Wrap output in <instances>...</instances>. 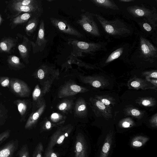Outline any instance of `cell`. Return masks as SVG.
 I'll return each instance as SVG.
<instances>
[{
	"mask_svg": "<svg viewBox=\"0 0 157 157\" xmlns=\"http://www.w3.org/2000/svg\"><path fill=\"white\" fill-rule=\"evenodd\" d=\"M44 157H58V155L52 149L45 151Z\"/></svg>",
	"mask_w": 157,
	"mask_h": 157,
	"instance_id": "obj_30",
	"label": "cell"
},
{
	"mask_svg": "<svg viewBox=\"0 0 157 157\" xmlns=\"http://www.w3.org/2000/svg\"><path fill=\"white\" fill-rule=\"evenodd\" d=\"M7 4L6 9L9 11L10 16L8 18L15 17L21 13L36 12L40 11V9L39 5L32 6H25L14 4L10 1L6 2Z\"/></svg>",
	"mask_w": 157,
	"mask_h": 157,
	"instance_id": "obj_5",
	"label": "cell"
},
{
	"mask_svg": "<svg viewBox=\"0 0 157 157\" xmlns=\"http://www.w3.org/2000/svg\"><path fill=\"white\" fill-rule=\"evenodd\" d=\"M93 16V14L85 12L81 14V18L76 22L86 32L95 36H99V29Z\"/></svg>",
	"mask_w": 157,
	"mask_h": 157,
	"instance_id": "obj_2",
	"label": "cell"
},
{
	"mask_svg": "<svg viewBox=\"0 0 157 157\" xmlns=\"http://www.w3.org/2000/svg\"><path fill=\"white\" fill-rule=\"evenodd\" d=\"M17 41L10 37H5L0 40V52L10 53L16 46Z\"/></svg>",
	"mask_w": 157,
	"mask_h": 157,
	"instance_id": "obj_14",
	"label": "cell"
},
{
	"mask_svg": "<svg viewBox=\"0 0 157 157\" xmlns=\"http://www.w3.org/2000/svg\"><path fill=\"white\" fill-rule=\"evenodd\" d=\"M52 127V124L51 122L49 121H47L45 125V128L46 130H48L51 129Z\"/></svg>",
	"mask_w": 157,
	"mask_h": 157,
	"instance_id": "obj_38",
	"label": "cell"
},
{
	"mask_svg": "<svg viewBox=\"0 0 157 157\" xmlns=\"http://www.w3.org/2000/svg\"><path fill=\"white\" fill-rule=\"evenodd\" d=\"M10 1L14 4L25 6L38 5L37 1L36 0H14Z\"/></svg>",
	"mask_w": 157,
	"mask_h": 157,
	"instance_id": "obj_23",
	"label": "cell"
},
{
	"mask_svg": "<svg viewBox=\"0 0 157 157\" xmlns=\"http://www.w3.org/2000/svg\"><path fill=\"white\" fill-rule=\"evenodd\" d=\"M0 83L3 87H8L10 85V81L9 78L6 77H0Z\"/></svg>",
	"mask_w": 157,
	"mask_h": 157,
	"instance_id": "obj_29",
	"label": "cell"
},
{
	"mask_svg": "<svg viewBox=\"0 0 157 157\" xmlns=\"http://www.w3.org/2000/svg\"><path fill=\"white\" fill-rule=\"evenodd\" d=\"M91 1L96 6L114 10L119 9L118 6L113 0H93Z\"/></svg>",
	"mask_w": 157,
	"mask_h": 157,
	"instance_id": "obj_16",
	"label": "cell"
},
{
	"mask_svg": "<svg viewBox=\"0 0 157 157\" xmlns=\"http://www.w3.org/2000/svg\"><path fill=\"white\" fill-rule=\"evenodd\" d=\"M37 76L40 79H43L45 73L43 69H40L37 72Z\"/></svg>",
	"mask_w": 157,
	"mask_h": 157,
	"instance_id": "obj_33",
	"label": "cell"
},
{
	"mask_svg": "<svg viewBox=\"0 0 157 157\" xmlns=\"http://www.w3.org/2000/svg\"><path fill=\"white\" fill-rule=\"evenodd\" d=\"M44 109V106H42L29 117L25 125V129H30L33 127L42 113Z\"/></svg>",
	"mask_w": 157,
	"mask_h": 157,
	"instance_id": "obj_17",
	"label": "cell"
},
{
	"mask_svg": "<svg viewBox=\"0 0 157 157\" xmlns=\"http://www.w3.org/2000/svg\"><path fill=\"white\" fill-rule=\"evenodd\" d=\"M18 141L12 140L0 148V157H14V154L17 150Z\"/></svg>",
	"mask_w": 157,
	"mask_h": 157,
	"instance_id": "obj_12",
	"label": "cell"
},
{
	"mask_svg": "<svg viewBox=\"0 0 157 157\" xmlns=\"http://www.w3.org/2000/svg\"><path fill=\"white\" fill-rule=\"evenodd\" d=\"M7 112L5 107L0 103V126L5 123L7 118Z\"/></svg>",
	"mask_w": 157,
	"mask_h": 157,
	"instance_id": "obj_24",
	"label": "cell"
},
{
	"mask_svg": "<svg viewBox=\"0 0 157 157\" xmlns=\"http://www.w3.org/2000/svg\"><path fill=\"white\" fill-rule=\"evenodd\" d=\"M10 85L12 90L17 95L21 97L27 96L29 92L27 84L23 81L13 78L10 81Z\"/></svg>",
	"mask_w": 157,
	"mask_h": 157,
	"instance_id": "obj_11",
	"label": "cell"
},
{
	"mask_svg": "<svg viewBox=\"0 0 157 157\" xmlns=\"http://www.w3.org/2000/svg\"><path fill=\"white\" fill-rule=\"evenodd\" d=\"M67 106V104L65 103H63L61 104L59 107V109L60 110L64 109Z\"/></svg>",
	"mask_w": 157,
	"mask_h": 157,
	"instance_id": "obj_41",
	"label": "cell"
},
{
	"mask_svg": "<svg viewBox=\"0 0 157 157\" xmlns=\"http://www.w3.org/2000/svg\"><path fill=\"white\" fill-rule=\"evenodd\" d=\"M3 20V19L2 17V15L1 14H0V25L2 22Z\"/></svg>",
	"mask_w": 157,
	"mask_h": 157,
	"instance_id": "obj_48",
	"label": "cell"
},
{
	"mask_svg": "<svg viewBox=\"0 0 157 157\" xmlns=\"http://www.w3.org/2000/svg\"><path fill=\"white\" fill-rule=\"evenodd\" d=\"M50 20L52 25L61 32L78 37L83 36L79 32L63 19L51 17Z\"/></svg>",
	"mask_w": 157,
	"mask_h": 157,
	"instance_id": "obj_6",
	"label": "cell"
},
{
	"mask_svg": "<svg viewBox=\"0 0 157 157\" xmlns=\"http://www.w3.org/2000/svg\"><path fill=\"white\" fill-rule=\"evenodd\" d=\"M101 101L105 105H109L111 103L110 101L109 100L105 98L101 99Z\"/></svg>",
	"mask_w": 157,
	"mask_h": 157,
	"instance_id": "obj_40",
	"label": "cell"
},
{
	"mask_svg": "<svg viewBox=\"0 0 157 157\" xmlns=\"http://www.w3.org/2000/svg\"><path fill=\"white\" fill-rule=\"evenodd\" d=\"M31 46V41L25 36H23L22 42L18 45L20 55L23 61L26 63H29L28 59Z\"/></svg>",
	"mask_w": 157,
	"mask_h": 157,
	"instance_id": "obj_13",
	"label": "cell"
},
{
	"mask_svg": "<svg viewBox=\"0 0 157 157\" xmlns=\"http://www.w3.org/2000/svg\"><path fill=\"white\" fill-rule=\"evenodd\" d=\"M7 62L10 66L15 68L20 69L24 67V65L20 62L19 58L14 55L8 56Z\"/></svg>",
	"mask_w": 157,
	"mask_h": 157,
	"instance_id": "obj_20",
	"label": "cell"
},
{
	"mask_svg": "<svg viewBox=\"0 0 157 157\" xmlns=\"http://www.w3.org/2000/svg\"><path fill=\"white\" fill-rule=\"evenodd\" d=\"M18 110L21 115L23 116L24 115L27 110V105L24 101L18 100L15 101Z\"/></svg>",
	"mask_w": 157,
	"mask_h": 157,
	"instance_id": "obj_25",
	"label": "cell"
},
{
	"mask_svg": "<svg viewBox=\"0 0 157 157\" xmlns=\"http://www.w3.org/2000/svg\"><path fill=\"white\" fill-rule=\"evenodd\" d=\"M38 23L37 18L34 17L30 19L28 22L25 28L26 34L30 36L34 32Z\"/></svg>",
	"mask_w": 157,
	"mask_h": 157,
	"instance_id": "obj_19",
	"label": "cell"
},
{
	"mask_svg": "<svg viewBox=\"0 0 157 157\" xmlns=\"http://www.w3.org/2000/svg\"><path fill=\"white\" fill-rule=\"evenodd\" d=\"M134 1V0H119V1L121 2H133Z\"/></svg>",
	"mask_w": 157,
	"mask_h": 157,
	"instance_id": "obj_47",
	"label": "cell"
},
{
	"mask_svg": "<svg viewBox=\"0 0 157 157\" xmlns=\"http://www.w3.org/2000/svg\"><path fill=\"white\" fill-rule=\"evenodd\" d=\"M71 89L74 92H78L81 90V87L78 85H73L70 86Z\"/></svg>",
	"mask_w": 157,
	"mask_h": 157,
	"instance_id": "obj_32",
	"label": "cell"
},
{
	"mask_svg": "<svg viewBox=\"0 0 157 157\" xmlns=\"http://www.w3.org/2000/svg\"><path fill=\"white\" fill-rule=\"evenodd\" d=\"M10 131V130L8 129L0 134V145L9 138Z\"/></svg>",
	"mask_w": 157,
	"mask_h": 157,
	"instance_id": "obj_28",
	"label": "cell"
},
{
	"mask_svg": "<svg viewBox=\"0 0 157 157\" xmlns=\"http://www.w3.org/2000/svg\"><path fill=\"white\" fill-rule=\"evenodd\" d=\"M96 105L99 109L102 110H104L105 109V105L100 101H96Z\"/></svg>",
	"mask_w": 157,
	"mask_h": 157,
	"instance_id": "obj_34",
	"label": "cell"
},
{
	"mask_svg": "<svg viewBox=\"0 0 157 157\" xmlns=\"http://www.w3.org/2000/svg\"><path fill=\"white\" fill-rule=\"evenodd\" d=\"M131 113L133 115L135 116H138L140 114V111L135 109H132L131 111Z\"/></svg>",
	"mask_w": 157,
	"mask_h": 157,
	"instance_id": "obj_36",
	"label": "cell"
},
{
	"mask_svg": "<svg viewBox=\"0 0 157 157\" xmlns=\"http://www.w3.org/2000/svg\"><path fill=\"white\" fill-rule=\"evenodd\" d=\"M144 29L147 32H150L152 30V28L150 25L147 23H144L143 25Z\"/></svg>",
	"mask_w": 157,
	"mask_h": 157,
	"instance_id": "obj_35",
	"label": "cell"
},
{
	"mask_svg": "<svg viewBox=\"0 0 157 157\" xmlns=\"http://www.w3.org/2000/svg\"><path fill=\"white\" fill-rule=\"evenodd\" d=\"M140 46L141 53L144 58L149 59L157 58V49L148 40L140 37Z\"/></svg>",
	"mask_w": 157,
	"mask_h": 157,
	"instance_id": "obj_9",
	"label": "cell"
},
{
	"mask_svg": "<svg viewBox=\"0 0 157 157\" xmlns=\"http://www.w3.org/2000/svg\"><path fill=\"white\" fill-rule=\"evenodd\" d=\"M130 126V123L127 121H124L122 124V126L123 128H128Z\"/></svg>",
	"mask_w": 157,
	"mask_h": 157,
	"instance_id": "obj_45",
	"label": "cell"
},
{
	"mask_svg": "<svg viewBox=\"0 0 157 157\" xmlns=\"http://www.w3.org/2000/svg\"><path fill=\"white\" fill-rule=\"evenodd\" d=\"M112 136L109 134L106 136L101 148L99 157H107L109 152L112 142Z\"/></svg>",
	"mask_w": 157,
	"mask_h": 157,
	"instance_id": "obj_18",
	"label": "cell"
},
{
	"mask_svg": "<svg viewBox=\"0 0 157 157\" xmlns=\"http://www.w3.org/2000/svg\"><path fill=\"white\" fill-rule=\"evenodd\" d=\"M99 21L105 31L109 35L115 36H122L130 34L128 27L118 19L109 20L97 14H93Z\"/></svg>",
	"mask_w": 157,
	"mask_h": 157,
	"instance_id": "obj_1",
	"label": "cell"
},
{
	"mask_svg": "<svg viewBox=\"0 0 157 157\" xmlns=\"http://www.w3.org/2000/svg\"><path fill=\"white\" fill-rule=\"evenodd\" d=\"M69 43L82 52L87 53L101 50L103 47L102 44L100 43L87 42L75 39H69Z\"/></svg>",
	"mask_w": 157,
	"mask_h": 157,
	"instance_id": "obj_7",
	"label": "cell"
},
{
	"mask_svg": "<svg viewBox=\"0 0 157 157\" xmlns=\"http://www.w3.org/2000/svg\"><path fill=\"white\" fill-rule=\"evenodd\" d=\"M44 147L42 143L39 142L35 148L32 157H43Z\"/></svg>",
	"mask_w": 157,
	"mask_h": 157,
	"instance_id": "obj_27",
	"label": "cell"
},
{
	"mask_svg": "<svg viewBox=\"0 0 157 157\" xmlns=\"http://www.w3.org/2000/svg\"><path fill=\"white\" fill-rule=\"evenodd\" d=\"M127 10L133 17H144L154 27H156L155 22L157 20V17L155 11L137 6H129L127 8Z\"/></svg>",
	"mask_w": 157,
	"mask_h": 157,
	"instance_id": "obj_3",
	"label": "cell"
},
{
	"mask_svg": "<svg viewBox=\"0 0 157 157\" xmlns=\"http://www.w3.org/2000/svg\"><path fill=\"white\" fill-rule=\"evenodd\" d=\"M75 157H87V146L84 136L81 133L76 136L74 146Z\"/></svg>",
	"mask_w": 157,
	"mask_h": 157,
	"instance_id": "obj_10",
	"label": "cell"
},
{
	"mask_svg": "<svg viewBox=\"0 0 157 157\" xmlns=\"http://www.w3.org/2000/svg\"><path fill=\"white\" fill-rule=\"evenodd\" d=\"M131 85L133 87H137L140 86V83L138 82L134 81L131 83Z\"/></svg>",
	"mask_w": 157,
	"mask_h": 157,
	"instance_id": "obj_39",
	"label": "cell"
},
{
	"mask_svg": "<svg viewBox=\"0 0 157 157\" xmlns=\"http://www.w3.org/2000/svg\"><path fill=\"white\" fill-rule=\"evenodd\" d=\"M73 128L66 126L57 130L51 136L45 151L52 149L56 145L62 144L72 131Z\"/></svg>",
	"mask_w": 157,
	"mask_h": 157,
	"instance_id": "obj_4",
	"label": "cell"
},
{
	"mask_svg": "<svg viewBox=\"0 0 157 157\" xmlns=\"http://www.w3.org/2000/svg\"><path fill=\"white\" fill-rule=\"evenodd\" d=\"M86 108V105L84 104H82L79 106L77 109L78 111H81L84 110Z\"/></svg>",
	"mask_w": 157,
	"mask_h": 157,
	"instance_id": "obj_42",
	"label": "cell"
},
{
	"mask_svg": "<svg viewBox=\"0 0 157 157\" xmlns=\"http://www.w3.org/2000/svg\"><path fill=\"white\" fill-rule=\"evenodd\" d=\"M59 117L58 114L56 113L52 114L51 116V118L54 120H57Z\"/></svg>",
	"mask_w": 157,
	"mask_h": 157,
	"instance_id": "obj_44",
	"label": "cell"
},
{
	"mask_svg": "<svg viewBox=\"0 0 157 157\" xmlns=\"http://www.w3.org/2000/svg\"><path fill=\"white\" fill-rule=\"evenodd\" d=\"M148 140V138L147 137L137 136L133 139L131 144L134 147H140L143 145Z\"/></svg>",
	"mask_w": 157,
	"mask_h": 157,
	"instance_id": "obj_21",
	"label": "cell"
},
{
	"mask_svg": "<svg viewBox=\"0 0 157 157\" xmlns=\"http://www.w3.org/2000/svg\"><path fill=\"white\" fill-rule=\"evenodd\" d=\"M92 85L94 87L98 88L101 86V84L100 82L98 81H95L92 82Z\"/></svg>",
	"mask_w": 157,
	"mask_h": 157,
	"instance_id": "obj_37",
	"label": "cell"
},
{
	"mask_svg": "<svg viewBox=\"0 0 157 157\" xmlns=\"http://www.w3.org/2000/svg\"><path fill=\"white\" fill-rule=\"evenodd\" d=\"M17 157H29V151L27 144L23 145L16 155Z\"/></svg>",
	"mask_w": 157,
	"mask_h": 157,
	"instance_id": "obj_26",
	"label": "cell"
},
{
	"mask_svg": "<svg viewBox=\"0 0 157 157\" xmlns=\"http://www.w3.org/2000/svg\"><path fill=\"white\" fill-rule=\"evenodd\" d=\"M142 103L143 105L145 106H147L150 105L151 104V102L148 100H144L142 101Z\"/></svg>",
	"mask_w": 157,
	"mask_h": 157,
	"instance_id": "obj_43",
	"label": "cell"
},
{
	"mask_svg": "<svg viewBox=\"0 0 157 157\" xmlns=\"http://www.w3.org/2000/svg\"><path fill=\"white\" fill-rule=\"evenodd\" d=\"M41 91L39 88L36 86L35 88L33 94V97L34 100L36 99L40 94Z\"/></svg>",
	"mask_w": 157,
	"mask_h": 157,
	"instance_id": "obj_31",
	"label": "cell"
},
{
	"mask_svg": "<svg viewBox=\"0 0 157 157\" xmlns=\"http://www.w3.org/2000/svg\"><path fill=\"white\" fill-rule=\"evenodd\" d=\"M152 77L156 78H157V73L156 72H153L151 74Z\"/></svg>",
	"mask_w": 157,
	"mask_h": 157,
	"instance_id": "obj_46",
	"label": "cell"
},
{
	"mask_svg": "<svg viewBox=\"0 0 157 157\" xmlns=\"http://www.w3.org/2000/svg\"><path fill=\"white\" fill-rule=\"evenodd\" d=\"M48 40L45 37V28L44 21L41 20L36 40L35 43L31 41L34 53L44 49Z\"/></svg>",
	"mask_w": 157,
	"mask_h": 157,
	"instance_id": "obj_8",
	"label": "cell"
},
{
	"mask_svg": "<svg viewBox=\"0 0 157 157\" xmlns=\"http://www.w3.org/2000/svg\"><path fill=\"white\" fill-rule=\"evenodd\" d=\"M32 15L31 13H24L13 18L11 23V29L27 21L30 18Z\"/></svg>",
	"mask_w": 157,
	"mask_h": 157,
	"instance_id": "obj_15",
	"label": "cell"
},
{
	"mask_svg": "<svg viewBox=\"0 0 157 157\" xmlns=\"http://www.w3.org/2000/svg\"><path fill=\"white\" fill-rule=\"evenodd\" d=\"M124 50L123 47L120 48L113 52L105 60V63H108L119 58L122 54Z\"/></svg>",
	"mask_w": 157,
	"mask_h": 157,
	"instance_id": "obj_22",
	"label": "cell"
}]
</instances>
